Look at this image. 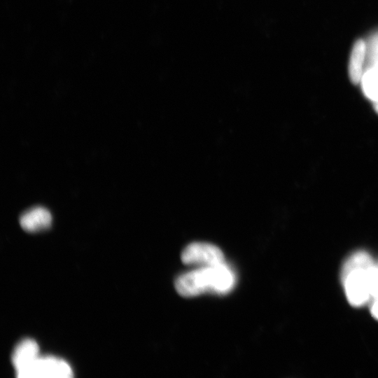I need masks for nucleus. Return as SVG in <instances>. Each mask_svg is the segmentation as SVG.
Returning a JSON list of instances; mask_svg holds the SVG:
<instances>
[{
	"label": "nucleus",
	"mask_w": 378,
	"mask_h": 378,
	"mask_svg": "<svg viewBox=\"0 0 378 378\" xmlns=\"http://www.w3.org/2000/svg\"><path fill=\"white\" fill-rule=\"evenodd\" d=\"M374 108L375 111L378 113V101L374 102Z\"/></svg>",
	"instance_id": "ddd939ff"
},
{
	"label": "nucleus",
	"mask_w": 378,
	"mask_h": 378,
	"mask_svg": "<svg viewBox=\"0 0 378 378\" xmlns=\"http://www.w3.org/2000/svg\"><path fill=\"white\" fill-rule=\"evenodd\" d=\"M374 265L370 255L365 251H358L351 255L345 262L342 271V278L356 270H368Z\"/></svg>",
	"instance_id": "1a4fd4ad"
},
{
	"label": "nucleus",
	"mask_w": 378,
	"mask_h": 378,
	"mask_svg": "<svg viewBox=\"0 0 378 378\" xmlns=\"http://www.w3.org/2000/svg\"><path fill=\"white\" fill-rule=\"evenodd\" d=\"M368 270H356L342 278L345 294L351 305L360 307L370 298Z\"/></svg>",
	"instance_id": "20e7f679"
},
{
	"label": "nucleus",
	"mask_w": 378,
	"mask_h": 378,
	"mask_svg": "<svg viewBox=\"0 0 378 378\" xmlns=\"http://www.w3.org/2000/svg\"><path fill=\"white\" fill-rule=\"evenodd\" d=\"M181 258L184 265L200 267L224 262L222 251L214 244L204 242H194L188 245L182 251Z\"/></svg>",
	"instance_id": "7ed1b4c3"
},
{
	"label": "nucleus",
	"mask_w": 378,
	"mask_h": 378,
	"mask_svg": "<svg viewBox=\"0 0 378 378\" xmlns=\"http://www.w3.org/2000/svg\"><path fill=\"white\" fill-rule=\"evenodd\" d=\"M366 52L365 41L362 39L357 40L353 46L348 66L349 77L354 84H358L361 80Z\"/></svg>",
	"instance_id": "0eeeda50"
},
{
	"label": "nucleus",
	"mask_w": 378,
	"mask_h": 378,
	"mask_svg": "<svg viewBox=\"0 0 378 378\" xmlns=\"http://www.w3.org/2000/svg\"><path fill=\"white\" fill-rule=\"evenodd\" d=\"M72 370L64 360L54 356H38L31 365L16 373L21 378H69Z\"/></svg>",
	"instance_id": "f03ea898"
},
{
	"label": "nucleus",
	"mask_w": 378,
	"mask_h": 378,
	"mask_svg": "<svg viewBox=\"0 0 378 378\" xmlns=\"http://www.w3.org/2000/svg\"><path fill=\"white\" fill-rule=\"evenodd\" d=\"M52 216L50 211L41 206L34 207L24 214L20 218L21 227L28 232H38L50 227Z\"/></svg>",
	"instance_id": "423d86ee"
},
{
	"label": "nucleus",
	"mask_w": 378,
	"mask_h": 378,
	"mask_svg": "<svg viewBox=\"0 0 378 378\" xmlns=\"http://www.w3.org/2000/svg\"><path fill=\"white\" fill-rule=\"evenodd\" d=\"M360 82L364 94L374 102L378 101V62L363 73Z\"/></svg>",
	"instance_id": "6e6552de"
},
{
	"label": "nucleus",
	"mask_w": 378,
	"mask_h": 378,
	"mask_svg": "<svg viewBox=\"0 0 378 378\" xmlns=\"http://www.w3.org/2000/svg\"><path fill=\"white\" fill-rule=\"evenodd\" d=\"M234 283V273L223 262L183 274L175 280L174 286L180 295L191 298L206 292L227 293Z\"/></svg>",
	"instance_id": "f257e3e1"
},
{
	"label": "nucleus",
	"mask_w": 378,
	"mask_h": 378,
	"mask_svg": "<svg viewBox=\"0 0 378 378\" xmlns=\"http://www.w3.org/2000/svg\"><path fill=\"white\" fill-rule=\"evenodd\" d=\"M372 315L378 320V299H374V301L371 307Z\"/></svg>",
	"instance_id": "f8f14e48"
},
{
	"label": "nucleus",
	"mask_w": 378,
	"mask_h": 378,
	"mask_svg": "<svg viewBox=\"0 0 378 378\" xmlns=\"http://www.w3.org/2000/svg\"><path fill=\"white\" fill-rule=\"evenodd\" d=\"M371 296L378 299V265H373L367 270Z\"/></svg>",
	"instance_id": "9d476101"
},
{
	"label": "nucleus",
	"mask_w": 378,
	"mask_h": 378,
	"mask_svg": "<svg viewBox=\"0 0 378 378\" xmlns=\"http://www.w3.org/2000/svg\"><path fill=\"white\" fill-rule=\"evenodd\" d=\"M372 45V62H378V35L373 40Z\"/></svg>",
	"instance_id": "9b49d317"
},
{
	"label": "nucleus",
	"mask_w": 378,
	"mask_h": 378,
	"mask_svg": "<svg viewBox=\"0 0 378 378\" xmlns=\"http://www.w3.org/2000/svg\"><path fill=\"white\" fill-rule=\"evenodd\" d=\"M38 344L31 339H24L20 342L12 354V363L16 373L31 365L38 356Z\"/></svg>",
	"instance_id": "39448f33"
}]
</instances>
